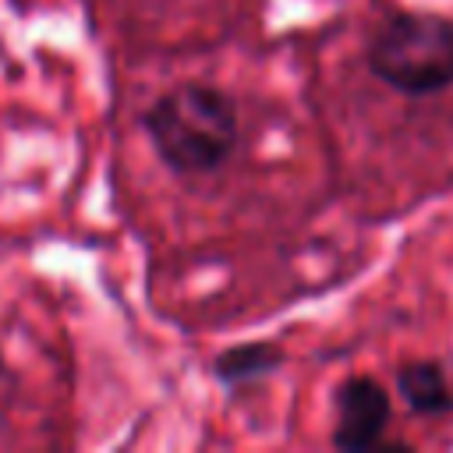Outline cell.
Segmentation results:
<instances>
[{
  "label": "cell",
  "instance_id": "1",
  "mask_svg": "<svg viewBox=\"0 0 453 453\" xmlns=\"http://www.w3.org/2000/svg\"><path fill=\"white\" fill-rule=\"evenodd\" d=\"M142 127L166 170L180 177L212 173L237 145V106L205 81H184L142 113Z\"/></svg>",
  "mask_w": 453,
  "mask_h": 453
},
{
  "label": "cell",
  "instance_id": "2",
  "mask_svg": "<svg viewBox=\"0 0 453 453\" xmlns=\"http://www.w3.org/2000/svg\"><path fill=\"white\" fill-rule=\"evenodd\" d=\"M368 71L403 92L435 96L453 85V21L442 14H393L368 39Z\"/></svg>",
  "mask_w": 453,
  "mask_h": 453
},
{
  "label": "cell",
  "instance_id": "3",
  "mask_svg": "<svg viewBox=\"0 0 453 453\" xmlns=\"http://www.w3.org/2000/svg\"><path fill=\"white\" fill-rule=\"evenodd\" d=\"M389 421V393L372 375H350L336 389V425H333V446L336 449H372L382 442Z\"/></svg>",
  "mask_w": 453,
  "mask_h": 453
},
{
  "label": "cell",
  "instance_id": "4",
  "mask_svg": "<svg viewBox=\"0 0 453 453\" xmlns=\"http://www.w3.org/2000/svg\"><path fill=\"white\" fill-rule=\"evenodd\" d=\"M400 400L425 418H439L453 411V386L439 361H407L396 368Z\"/></svg>",
  "mask_w": 453,
  "mask_h": 453
},
{
  "label": "cell",
  "instance_id": "5",
  "mask_svg": "<svg viewBox=\"0 0 453 453\" xmlns=\"http://www.w3.org/2000/svg\"><path fill=\"white\" fill-rule=\"evenodd\" d=\"M280 365H283V347L269 343V340H255V343H237V347L219 350L212 361V375H216V382L241 389V386L269 379Z\"/></svg>",
  "mask_w": 453,
  "mask_h": 453
},
{
  "label": "cell",
  "instance_id": "6",
  "mask_svg": "<svg viewBox=\"0 0 453 453\" xmlns=\"http://www.w3.org/2000/svg\"><path fill=\"white\" fill-rule=\"evenodd\" d=\"M0 375H4V357H0Z\"/></svg>",
  "mask_w": 453,
  "mask_h": 453
}]
</instances>
